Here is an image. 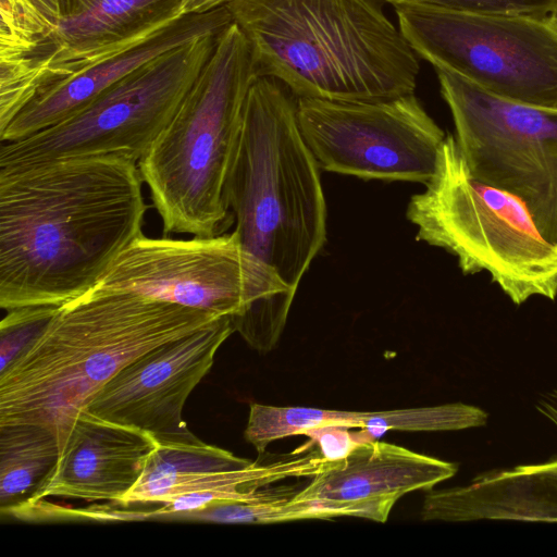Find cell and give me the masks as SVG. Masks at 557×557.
<instances>
[{
    "label": "cell",
    "instance_id": "obj_1",
    "mask_svg": "<svg viewBox=\"0 0 557 557\" xmlns=\"http://www.w3.org/2000/svg\"><path fill=\"white\" fill-rule=\"evenodd\" d=\"M138 164L119 157L0 168V307L61 306L143 233Z\"/></svg>",
    "mask_w": 557,
    "mask_h": 557
},
{
    "label": "cell",
    "instance_id": "obj_2",
    "mask_svg": "<svg viewBox=\"0 0 557 557\" xmlns=\"http://www.w3.org/2000/svg\"><path fill=\"white\" fill-rule=\"evenodd\" d=\"M218 318L132 292L91 288L59 306L44 331L0 372V426L46 428L61 455L79 411L120 370Z\"/></svg>",
    "mask_w": 557,
    "mask_h": 557
},
{
    "label": "cell",
    "instance_id": "obj_3",
    "mask_svg": "<svg viewBox=\"0 0 557 557\" xmlns=\"http://www.w3.org/2000/svg\"><path fill=\"white\" fill-rule=\"evenodd\" d=\"M380 0H231L258 76L297 98L381 101L414 94L419 57Z\"/></svg>",
    "mask_w": 557,
    "mask_h": 557
},
{
    "label": "cell",
    "instance_id": "obj_4",
    "mask_svg": "<svg viewBox=\"0 0 557 557\" xmlns=\"http://www.w3.org/2000/svg\"><path fill=\"white\" fill-rule=\"evenodd\" d=\"M225 198L244 248L296 293L325 243L326 202L297 97L276 78L249 89Z\"/></svg>",
    "mask_w": 557,
    "mask_h": 557
},
{
    "label": "cell",
    "instance_id": "obj_5",
    "mask_svg": "<svg viewBox=\"0 0 557 557\" xmlns=\"http://www.w3.org/2000/svg\"><path fill=\"white\" fill-rule=\"evenodd\" d=\"M258 77L251 47L231 23L173 117L137 163L164 235L212 237L232 224L226 181L245 102Z\"/></svg>",
    "mask_w": 557,
    "mask_h": 557
},
{
    "label": "cell",
    "instance_id": "obj_6",
    "mask_svg": "<svg viewBox=\"0 0 557 557\" xmlns=\"http://www.w3.org/2000/svg\"><path fill=\"white\" fill-rule=\"evenodd\" d=\"M406 216L418 240L454 255L465 275L486 271L515 305L556 299L557 244L541 234L519 198L473 176L453 135Z\"/></svg>",
    "mask_w": 557,
    "mask_h": 557
},
{
    "label": "cell",
    "instance_id": "obj_7",
    "mask_svg": "<svg viewBox=\"0 0 557 557\" xmlns=\"http://www.w3.org/2000/svg\"><path fill=\"white\" fill-rule=\"evenodd\" d=\"M92 288L230 315L235 332L260 352L278 342L296 294L244 248L235 231L189 239L141 234Z\"/></svg>",
    "mask_w": 557,
    "mask_h": 557
},
{
    "label": "cell",
    "instance_id": "obj_8",
    "mask_svg": "<svg viewBox=\"0 0 557 557\" xmlns=\"http://www.w3.org/2000/svg\"><path fill=\"white\" fill-rule=\"evenodd\" d=\"M184 0H0V131L48 87L185 15Z\"/></svg>",
    "mask_w": 557,
    "mask_h": 557
},
{
    "label": "cell",
    "instance_id": "obj_9",
    "mask_svg": "<svg viewBox=\"0 0 557 557\" xmlns=\"http://www.w3.org/2000/svg\"><path fill=\"white\" fill-rule=\"evenodd\" d=\"M219 35L160 54L53 126L1 143L0 168L108 156L138 163L173 117Z\"/></svg>",
    "mask_w": 557,
    "mask_h": 557
},
{
    "label": "cell",
    "instance_id": "obj_10",
    "mask_svg": "<svg viewBox=\"0 0 557 557\" xmlns=\"http://www.w3.org/2000/svg\"><path fill=\"white\" fill-rule=\"evenodd\" d=\"M419 58L497 97L557 109V25L550 18L397 5Z\"/></svg>",
    "mask_w": 557,
    "mask_h": 557
},
{
    "label": "cell",
    "instance_id": "obj_11",
    "mask_svg": "<svg viewBox=\"0 0 557 557\" xmlns=\"http://www.w3.org/2000/svg\"><path fill=\"white\" fill-rule=\"evenodd\" d=\"M434 69L470 172L519 198L541 234L557 244V109L510 101Z\"/></svg>",
    "mask_w": 557,
    "mask_h": 557
},
{
    "label": "cell",
    "instance_id": "obj_12",
    "mask_svg": "<svg viewBox=\"0 0 557 557\" xmlns=\"http://www.w3.org/2000/svg\"><path fill=\"white\" fill-rule=\"evenodd\" d=\"M297 117L320 169L362 180L425 185L446 137L414 94L381 101L297 98Z\"/></svg>",
    "mask_w": 557,
    "mask_h": 557
},
{
    "label": "cell",
    "instance_id": "obj_13",
    "mask_svg": "<svg viewBox=\"0 0 557 557\" xmlns=\"http://www.w3.org/2000/svg\"><path fill=\"white\" fill-rule=\"evenodd\" d=\"M233 332L232 317L223 315L143 354L120 370L83 409L144 431L158 442L198 440L183 419V408Z\"/></svg>",
    "mask_w": 557,
    "mask_h": 557
},
{
    "label": "cell",
    "instance_id": "obj_14",
    "mask_svg": "<svg viewBox=\"0 0 557 557\" xmlns=\"http://www.w3.org/2000/svg\"><path fill=\"white\" fill-rule=\"evenodd\" d=\"M457 470L456 463L373 440L332 460L292 498L312 502L332 518L350 516L385 522L401 496L430 491Z\"/></svg>",
    "mask_w": 557,
    "mask_h": 557
},
{
    "label": "cell",
    "instance_id": "obj_15",
    "mask_svg": "<svg viewBox=\"0 0 557 557\" xmlns=\"http://www.w3.org/2000/svg\"><path fill=\"white\" fill-rule=\"evenodd\" d=\"M304 473V462L295 455L259 465L199 438L157 441L139 480L120 505H160L183 495H189L194 509L223 500H252L260 487Z\"/></svg>",
    "mask_w": 557,
    "mask_h": 557
},
{
    "label": "cell",
    "instance_id": "obj_16",
    "mask_svg": "<svg viewBox=\"0 0 557 557\" xmlns=\"http://www.w3.org/2000/svg\"><path fill=\"white\" fill-rule=\"evenodd\" d=\"M156 445V438L144 431L82 409L57 466L14 516L49 496L120 504L139 480Z\"/></svg>",
    "mask_w": 557,
    "mask_h": 557
},
{
    "label": "cell",
    "instance_id": "obj_17",
    "mask_svg": "<svg viewBox=\"0 0 557 557\" xmlns=\"http://www.w3.org/2000/svg\"><path fill=\"white\" fill-rule=\"evenodd\" d=\"M231 23L225 5L181 16L147 38L41 91L0 132V141L20 140L69 119L145 63L200 37L221 33Z\"/></svg>",
    "mask_w": 557,
    "mask_h": 557
},
{
    "label": "cell",
    "instance_id": "obj_18",
    "mask_svg": "<svg viewBox=\"0 0 557 557\" xmlns=\"http://www.w3.org/2000/svg\"><path fill=\"white\" fill-rule=\"evenodd\" d=\"M421 519L557 522V459L486 474L462 487L430 490L423 499Z\"/></svg>",
    "mask_w": 557,
    "mask_h": 557
},
{
    "label": "cell",
    "instance_id": "obj_19",
    "mask_svg": "<svg viewBox=\"0 0 557 557\" xmlns=\"http://www.w3.org/2000/svg\"><path fill=\"white\" fill-rule=\"evenodd\" d=\"M60 458L55 436L33 424L0 426V509L15 515L32 498Z\"/></svg>",
    "mask_w": 557,
    "mask_h": 557
},
{
    "label": "cell",
    "instance_id": "obj_20",
    "mask_svg": "<svg viewBox=\"0 0 557 557\" xmlns=\"http://www.w3.org/2000/svg\"><path fill=\"white\" fill-rule=\"evenodd\" d=\"M356 411L250 405L245 440L261 455L273 441L329 426L355 428Z\"/></svg>",
    "mask_w": 557,
    "mask_h": 557
},
{
    "label": "cell",
    "instance_id": "obj_21",
    "mask_svg": "<svg viewBox=\"0 0 557 557\" xmlns=\"http://www.w3.org/2000/svg\"><path fill=\"white\" fill-rule=\"evenodd\" d=\"M330 512L308 500H294L264 491L260 497L246 500H223L205 508L174 516L172 519L215 523L264 524L304 519H330Z\"/></svg>",
    "mask_w": 557,
    "mask_h": 557
},
{
    "label": "cell",
    "instance_id": "obj_22",
    "mask_svg": "<svg viewBox=\"0 0 557 557\" xmlns=\"http://www.w3.org/2000/svg\"><path fill=\"white\" fill-rule=\"evenodd\" d=\"M487 413L465 404L373 411L370 428L374 437L387 431H450L481 426Z\"/></svg>",
    "mask_w": 557,
    "mask_h": 557
},
{
    "label": "cell",
    "instance_id": "obj_23",
    "mask_svg": "<svg viewBox=\"0 0 557 557\" xmlns=\"http://www.w3.org/2000/svg\"><path fill=\"white\" fill-rule=\"evenodd\" d=\"M59 306H26L7 310L0 323V372L44 331Z\"/></svg>",
    "mask_w": 557,
    "mask_h": 557
},
{
    "label": "cell",
    "instance_id": "obj_24",
    "mask_svg": "<svg viewBox=\"0 0 557 557\" xmlns=\"http://www.w3.org/2000/svg\"><path fill=\"white\" fill-rule=\"evenodd\" d=\"M397 5H426L475 14L523 15L550 18L557 0H380Z\"/></svg>",
    "mask_w": 557,
    "mask_h": 557
},
{
    "label": "cell",
    "instance_id": "obj_25",
    "mask_svg": "<svg viewBox=\"0 0 557 557\" xmlns=\"http://www.w3.org/2000/svg\"><path fill=\"white\" fill-rule=\"evenodd\" d=\"M306 435L317 442L320 453L329 460H336L345 457L359 443L358 436L349 433L346 428L329 426L308 432Z\"/></svg>",
    "mask_w": 557,
    "mask_h": 557
},
{
    "label": "cell",
    "instance_id": "obj_26",
    "mask_svg": "<svg viewBox=\"0 0 557 557\" xmlns=\"http://www.w3.org/2000/svg\"><path fill=\"white\" fill-rule=\"evenodd\" d=\"M231 0H184V14H202L225 5Z\"/></svg>",
    "mask_w": 557,
    "mask_h": 557
},
{
    "label": "cell",
    "instance_id": "obj_27",
    "mask_svg": "<svg viewBox=\"0 0 557 557\" xmlns=\"http://www.w3.org/2000/svg\"><path fill=\"white\" fill-rule=\"evenodd\" d=\"M550 400L543 401L542 411L557 425V392L548 396Z\"/></svg>",
    "mask_w": 557,
    "mask_h": 557
},
{
    "label": "cell",
    "instance_id": "obj_28",
    "mask_svg": "<svg viewBox=\"0 0 557 557\" xmlns=\"http://www.w3.org/2000/svg\"><path fill=\"white\" fill-rule=\"evenodd\" d=\"M550 20L557 25V12L552 15Z\"/></svg>",
    "mask_w": 557,
    "mask_h": 557
}]
</instances>
